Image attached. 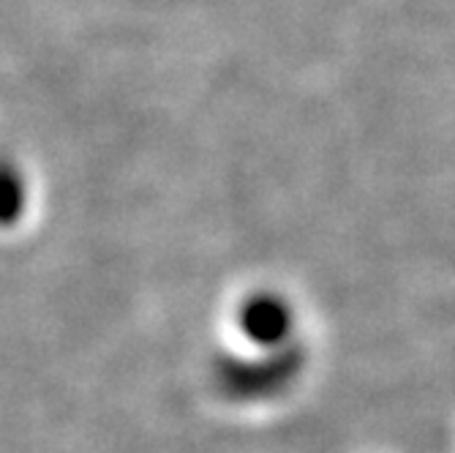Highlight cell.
<instances>
[{
	"label": "cell",
	"instance_id": "6da1fadb",
	"mask_svg": "<svg viewBox=\"0 0 455 453\" xmlns=\"http://www.w3.org/2000/svg\"><path fill=\"white\" fill-rule=\"evenodd\" d=\"M289 322H292V314L281 301H257L248 311V328L259 342H283L289 334Z\"/></svg>",
	"mask_w": 455,
	"mask_h": 453
}]
</instances>
